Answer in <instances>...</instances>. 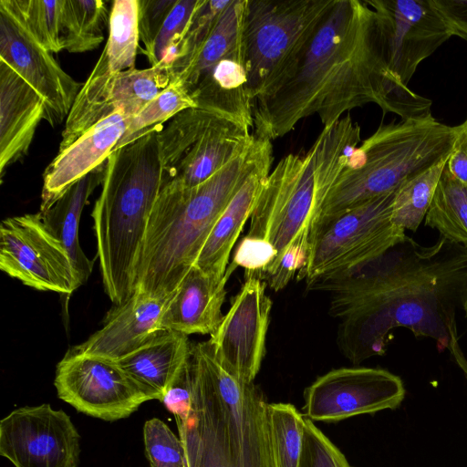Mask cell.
I'll return each mask as SVG.
<instances>
[{
  "label": "cell",
  "instance_id": "6da1fadb",
  "mask_svg": "<svg viewBox=\"0 0 467 467\" xmlns=\"http://www.w3.org/2000/svg\"><path fill=\"white\" fill-rule=\"evenodd\" d=\"M308 289L327 295L337 346L352 363L384 355L391 331L405 327L448 350L467 377L456 322L467 299V246L442 237L421 245L406 235L363 267Z\"/></svg>",
  "mask_w": 467,
  "mask_h": 467
},
{
  "label": "cell",
  "instance_id": "7a4b0ae2",
  "mask_svg": "<svg viewBox=\"0 0 467 467\" xmlns=\"http://www.w3.org/2000/svg\"><path fill=\"white\" fill-rule=\"evenodd\" d=\"M368 103L401 119L431 116V100L389 71L373 9L365 0H335L279 78L254 100L253 134L272 141L315 114L328 128Z\"/></svg>",
  "mask_w": 467,
  "mask_h": 467
},
{
  "label": "cell",
  "instance_id": "3957f363",
  "mask_svg": "<svg viewBox=\"0 0 467 467\" xmlns=\"http://www.w3.org/2000/svg\"><path fill=\"white\" fill-rule=\"evenodd\" d=\"M192 403L177 425L187 467H275L261 389L234 377L209 341L192 344Z\"/></svg>",
  "mask_w": 467,
  "mask_h": 467
},
{
  "label": "cell",
  "instance_id": "277c9868",
  "mask_svg": "<svg viewBox=\"0 0 467 467\" xmlns=\"http://www.w3.org/2000/svg\"><path fill=\"white\" fill-rule=\"evenodd\" d=\"M272 141L251 143L202 183L163 182L150 215L135 272V290L171 298L194 265L214 223Z\"/></svg>",
  "mask_w": 467,
  "mask_h": 467
},
{
  "label": "cell",
  "instance_id": "5b68a950",
  "mask_svg": "<svg viewBox=\"0 0 467 467\" xmlns=\"http://www.w3.org/2000/svg\"><path fill=\"white\" fill-rule=\"evenodd\" d=\"M161 127L110 153L91 213L104 290L115 305L135 291L148 221L164 182L158 140Z\"/></svg>",
  "mask_w": 467,
  "mask_h": 467
},
{
  "label": "cell",
  "instance_id": "8992f818",
  "mask_svg": "<svg viewBox=\"0 0 467 467\" xmlns=\"http://www.w3.org/2000/svg\"><path fill=\"white\" fill-rule=\"evenodd\" d=\"M360 140L359 125L349 116L341 118L324 128L309 150L285 156L270 171L246 234L267 240L277 252L264 281L288 249L308 253L325 201Z\"/></svg>",
  "mask_w": 467,
  "mask_h": 467
},
{
  "label": "cell",
  "instance_id": "52a82bcc",
  "mask_svg": "<svg viewBox=\"0 0 467 467\" xmlns=\"http://www.w3.org/2000/svg\"><path fill=\"white\" fill-rule=\"evenodd\" d=\"M457 135V126L441 123L432 115L381 124L353 151L325 201L315 229L394 192L408 179L449 158Z\"/></svg>",
  "mask_w": 467,
  "mask_h": 467
},
{
  "label": "cell",
  "instance_id": "ba28073f",
  "mask_svg": "<svg viewBox=\"0 0 467 467\" xmlns=\"http://www.w3.org/2000/svg\"><path fill=\"white\" fill-rule=\"evenodd\" d=\"M246 0H230L214 28L192 57L173 71L202 108L251 130L253 101L247 93L243 42Z\"/></svg>",
  "mask_w": 467,
  "mask_h": 467
},
{
  "label": "cell",
  "instance_id": "9c48e42d",
  "mask_svg": "<svg viewBox=\"0 0 467 467\" xmlns=\"http://www.w3.org/2000/svg\"><path fill=\"white\" fill-rule=\"evenodd\" d=\"M395 191L319 224L312 234L307 263L297 279H305L309 288L363 267L401 242L405 230L391 221Z\"/></svg>",
  "mask_w": 467,
  "mask_h": 467
},
{
  "label": "cell",
  "instance_id": "30bf717a",
  "mask_svg": "<svg viewBox=\"0 0 467 467\" xmlns=\"http://www.w3.org/2000/svg\"><path fill=\"white\" fill-rule=\"evenodd\" d=\"M334 1L246 0L243 42L253 102L279 78Z\"/></svg>",
  "mask_w": 467,
  "mask_h": 467
},
{
  "label": "cell",
  "instance_id": "8fae6325",
  "mask_svg": "<svg viewBox=\"0 0 467 467\" xmlns=\"http://www.w3.org/2000/svg\"><path fill=\"white\" fill-rule=\"evenodd\" d=\"M0 269L40 291L70 295L82 285L67 251L39 212L2 221Z\"/></svg>",
  "mask_w": 467,
  "mask_h": 467
},
{
  "label": "cell",
  "instance_id": "7c38bea8",
  "mask_svg": "<svg viewBox=\"0 0 467 467\" xmlns=\"http://www.w3.org/2000/svg\"><path fill=\"white\" fill-rule=\"evenodd\" d=\"M173 80L171 67L163 63L115 74L96 63L66 119L58 151L116 112L133 118Z\"/></svg>",
  "mask_w": 467,
  "mask_h": 467
},
{
  "label": "cell",
  "instance_id": "4fadbf2b",
  "mask_svg": "<svg viewBox=\"0 0 467 467\" xmlns=\"http://www.w3.org/2000/svg\"><path fill=\"white\" fill-rule=\"evenodd\" d=\"M54 385L60 400L107 421L127 418L149 401L116 361L70 350L57 366Z\"/></svg>",
  "mask_w": 467,
  "mask_h": 467
},
{
  "label": "cell",
  "instance_id": "5bb4252c",
  "mask_svg": "<svg viewBox=\"0 0 467 467\" xmlns=\"http://www.w3.org/2000/svg\"><path fill=\"white\" fill-rule=\"evenodd\" d=\"M0 455L15 467H78L80 436L62 410L22 407L0 421Z\"/></svg>",
  "mask_w": 467,
  "mask_h": 467
},
{
  "label": "cell",
  "instance_id": "9a60e30c",
  "mask_svg": "<svg viewBox=\"0 0 467 467\" xmlns=\"http://www.w3.org/2000/svg\"><path fill=\"white\" fill-rule=\"evenodd\" d=\"M405 398L401 379L378 368H340L318 377L304 391V416L338 421L398 408Z\"/></svg>",
  "mask_w": 467,
  "mask_h": 467
},
{
  "label": "cell",
  "instance_id": "2e32d148",
  "mask_svg": "<svg viewBox=\"0 0 467 467\" xmlns=\"http://www.w3.org/2000/svg\"><path fill=\"white\" fill-rule=\"evenodd\" d=\"M373 9L389 71L409 87L418 66L452 34L430 0H365Z\"/></svg>",
  "mask_w": 467,
  "mask_h": 467
},
{
  "label": "cell",
  "instance_id": "e0dca14e",
  "mask_svg": "<svg viewBox=\"0 0 467 467\" xmlns=\"http://www.w3.org/2000/svg\"><path fill=\"white\" fill-rule=\"evenodd\" d=\"M266 283L245 278L208 340L222 365L243 382H254L265 355L272 301Z\"/></svg>",
  "mask_w": 467,
  "mask_h": 467
},
{
  "label": "cell",
  "instance_id": "ac0fdd59",
  "mask_svg": "<svg viewBox=\"0 0 467 467\" xmlns=\"http://www.w3.org/2000/svg\"><path fill=\"white\" fill-rule=\"evenodd\" d=\"M0 60L10 66L44 99L52 126L67 118L82 83L62 69L21 21L0 4Z\"/></svg>",
  "mask_w": 467,
  "mask_h": 467
},
{
  "label": "cell",
  "instance_id": "d6986e66",
  "mask_svg": "<svg viewBox=\"0 0 467 467\" xmlns=\"http://www.w3.org/2000/svg\"><path fill=\"white\" fill-rule=\"evenodd\" d=\"M170 299L135 290L108 312L100 329L69 350L114 361L125 357L163 330L161 317Z\"/></svg>",
  "mask_w": 467,
  "mask_h": 467
},
{
  "label": "cell",
  "instance_id": "ffe728a7",
  "mask_svg": "<svg viewBox=\"0 0 467 467\" xmlns=\"http://www.w3.org/2000/svg\"><path fill=\"white\" fill-rule=\"evenodd\" d=\"M130 120L124 113L116 112L57 152L43 173L40 213L48 210L76 182L106 162Z\"/></svg>",
  "mask_w": 467,
  "mask_h": 467
},
{
  "label": "cell",
  "instance_id": "44dd1931",
  "mask_svg": "<svg viewBox=\"0 0 467 467\" xmlns=\"http://www.w3.org/2000/svg\"><path fill=\"white\" fill-rule=\"evenodd\" d=\"M46 107L42 97L0 60V176L30 148Z\"/></svg>",
  "mask_w": 467,
  "mask_h": 467
},
{
  "label": "cell",
  "instance_id": "7402d4cb",
  "mask_svg": "<svg viewBox=\"0 0 467 467\" xmlns=\"http://www.w3.org/2000/svg\"><path fill=\"white\" fill-rule=\"evenodd\" d=\"M235 269L230 264L224 275L217 277L193 265L163 312L162 329L187 336L212 335L223 317L226 284Z\"/></svg>",
  "mask_w": 467,
  "mask_h": 467
},
{
  "label": "cell",
  "instance_id": "603a6c76",
  "mask_svg": "<svg viewBox=\"0 0 467 467\" xmlns=\"http://www.w3.org/2000/svg\"><path fill=\"white\" fill-rule=\"evenodd\" d=\"M273 146L263 152L214 223L194 265L203 272L223 277L245 223L250 219L264 182L273 164Z\"/></svg>",
  "mask_w": 467,
  "mask_h": 467
},
{
  "label": "cell",
  "instance_id": "cb8c5ba5",
  "mask_svg": "<svg viewBox=\"0 0 467 467\" xmlns=\"http://www.w3.org/2000/svg\"><path fill=\"white\" fill-rule=\"evenodd\" d=\"M253 139L249 130L216 115L179 161L164 171V182L197 186L242 152Z\"/></svg>",
  "mask_w": 467,
  "mask_h": 467
},
{
  "label": "cell",
  "instance_id": "d4e9b609",
  "mask_svg": "<svg viewBox=\"0 0 467 467\" xmlns=\"http://www.w3.org/2000/svg\"><path fill=\"white\" fill-rule=\"evenodd\" d=\"M192 346L187 335L161 330L147 343L115 361L149 400L161 401L190 358Z\"/></svg>",
  "mask_w": 467,
  "mask_h": 467
},
{
  "label": "cell",
  "instance_id": "484cf974",
  "mask_svg": "<svg viewBox=\"0 0 467 467\" xmlns=\"http://www.w3.org/2000/svg\"><path fill=\"white\" fill-rule=\"evenodd\" d=\"M104 165L71 185L48 210L39 212L45 224L67 251L81 284L88 281L94 261L85 254L80 246L79 221L89 196L102 183Z\"/></svg>",
  "mask_w": 467,
  "mask_h": 467
},
{
  "label": "cell",
  "instance_id": "4316f807",
  "mask_svg": "<svg viewBox=\"0 0 467 467\" xmlns=\"http://www.w3.org/2000/svg\"><path fill=\"white\" fill-rule=\"evenodd\" d=\"M138 15V0L113 1L108 41L98 60L110 73L135 68L140 47Z\"/></svg>",
  "mask_w": 467,
  "mask_h": 467
},
{
  "label": "cell",
  "instance_id": "83f0119b",
  "mask_svg": "<svg viewBox=\"0 0 467 467\" xmlns=\"http://www.w3.org/2000/svg\"><path fill=\"white\" fill-rule=\"evenodd\" d=\"M425 225L441 237L467 246V185L444 168L425 216Z\"/></svg>",
  "mask_w": 467,
  "mask_h": 467
},
{
  "label": "cell",
  "instance_id": "f1b7e54d",
  "mask_svg": "<svg viewBox=\"0 0 467 467\" xmlns=\"http://www.w3.org/2000/svg\"><path fill=\"white\" fill-rule=\"evenodd\" d=\"M109 22L107 3L102 0H63L64 49L82 53L97 48Z\"/></svg>",
  "mask_w": 467,
  "mask_h": 467
},
{
  "label": "cell",
  "instance_id": "f546056e",
  "mask_svg": "<svg viewBox=\"0 0 467 467\" xmlns=\"http://www.w3.org/2000/svg\"><path fill=\"white\" fill-rule=\"evenodd\" d=\"M448 159L408 179L398 187L391 211L394 224L404 230H418L428 213Z\"/></svg>",
  "mask_w": 467,
  "mask_h": 467
},
{
  "label": "cell",
  "instance_id": "4dcf8cb0",
  "mask_svg": "<svg viewBox=\"0 0 467 467\" xmlns=\"http://www.w3.org/2000/svg\"><path fill=\"white\" fill-rule=\"evenodd\" d=\"M33 37L50 53L64 49L63 0H1Z\"/></svg>",
  "mask_w": 467,
  "mask_h": 467
},
{
  "label": "cell",
  "instance_id": "1f68e13d",
  "mask_svg": "<svg viewBox=\"0 0 467 467\" xmlns=\"http://www.w3.org/2000/svg\"><path fill=\"white\" fill-rule=\"evenodd\" d=\"M267 419L275 467H298L304 415L290 403H269Z\"/></svg>",
  "mask_w": 467,
  "mask_h": 467
},
{
  "label": "cell",
  "instance_id": "d6a6232c",
  "mask_svg": "<svg viewBox=\"0 0 467 467\" xmlns=\"http://www.w3.org/2000/svg\"><path fill=\"white\" fill-rule=\"evenodd\" d=\"M191 108H198L196 101L187 88L180 80L174 79L140 113L130 118L129 126L114 150L138 140L153 128Z\"/></svg>",
  "mask_w": 467,
  "mask_h": 467
},
{
  "label": "cell",
  "instance_id": "836d02e7",
  "mask_svg": "<svg viewBox=\"0 0 467 467\" xmlns=\"http://www.w3.org/2000/svg\"><path fill=\"white\" fill-rule=\"evenodd\" d=\"M202 1L177 0L151 47L143 53L150 67L161 63L171 67Z\"/></svg>",
  "mask_w": 467,
  "mask_h": 467
},
{
  "label": "cell",
  "instance_id": "e575fe53",
  "mask_svg": "<svg viewBox=\"0 0 467 467\" xmlns=\"http://www.w3.org/2000/svg\"><path fill=\"white\" fill-rule=\"evenodd\" d=\"M143 441L150 467H187L182 443L164 421L147 420Z\"/></svg>",
  "mask_w": 467,
  "mask_h": 467
},
{
  "label": "cell",
  "instance_id": "d590c367",
  "mask_svg": "<svg viewBox=\"0 0 467 467\" xmlns=\"http://www.w3.org/2000/svg\"><path fill=\"white\" fill-rule=\"evenodd\" d=\"M229 3L230 0L202 1L171 65L172 73L188 61L205 42Z\"/></svg>",
  "mask_w": 467,
  "mask_h": 467
},
{
  "label": "cell",
  "instance_id": "8d00e7d4",
  "mask_svg": "<svg viewBox=\"0 0 467 467\" xmlns=\"http://www.w3.org/2000/svg\"><path fill=\"white\" fill-rule=\"evenodd\" d=\"M298 467H351L339 449L304 416L303 443Z\"/></svg>",
  "mask_w": 467,
  "mask_h": 467
},
{
  "label": "cell",
  "instance_id": "74e56055",
  "mask_svg": "<svg viewBox=\"0 0 467 467\" xmlns=\"http://www.w3.org/2000/svg\"><path fill=\"white\" fill-rule=\"evenodd\" d=\"M277 258L274 245L265 239L245 235L235 247L232 265L244 269L245 278L263 280Z\"/></svg>",
  "mask_w": 467,
  "mask_h": 467
},
{
  "label": "cell",
  "instance_id": "f35d334b",
  "mask_svg": "<svg viewBox=\"0 0 467 467\" xmlns=\"http://www.w3.org/2000/svg\"><path fill=\"white\" fill-rule=\"evenodd\" d=\"M176 2L177 0H138L139 36L142 44L139 50L141 54L151 47Z\"/></svg>",
  "mask_w": 467,
  "mask_h": 467
},
{
  "label": "cell",
  "instance_id": "ab89813d",
  "mask_svg": "<svg viewBox=\"0 0 467 467\" xmlns=\"http://www.w3.org/2000/svg\"><path fill=\"white\" fill-rule=\"evenodd\" d=\"M161 402L173 414L177 425L186 421L192 403L190 358L167 390Z\"/></svg>",
  "mask_w": 467,
  "mask_h": 467
},
{
  "label": "cell",
  "instance_id": "60d3db41",
  "mask_svg": "<svg viewBox=\"0 0 467 467\" xmlns=\"http://www.w3.org/2000/svg\"><path fill=\"white\" fill-rule=\"evenodd\" d=\"M452 36L467 40V0H430Z\"/></svg>",
  "mask_w": 467,
  "mask_h": 467
},
{
  "label": "cell",
  "instance_id": "b9f144b4",
  "mask_svg": "<svg viewBox=\"0 0 467 467\" xmlns=\"http://www.w3.org/2000/svg\"><path fill=\"white\" fill-rule=\"evenodd\" d=\"M446 168L458 181L467 185V151L458 139L447 161Z\"/></svg>",
  "mask_w": 467,
  "mask_h": 467
},
{
  "label": "cell",
  "instance_id": "7bdbcfd3",
  "mask_svg": "<svg viewBox=\"0 0 467 467\" xmlns=\"http://www.w3.org/2000/svg\"><path fill=\"white\" fill-rule=\"evenodd\" d=\"M458 127V139L463 145L464 149L467 151V118L463 122L457 125Z\"/></svg>",
  "mask_w": 467,
  "mask_h": 467
},
{
  "label": "cell",
  "instance_id": "ee69618b",
  "mask_svg": "<svg viewBox=\"0 0 467 467\" xmlns=\"http://www.w3.org/2000/svg\"><path fill=\"white\" fill-rule=\"evenodd\" d=\"M462 310L465 312V316L467 317V299H466V301H465V303L463 305Z\"/></svg>",
  "mask_w": 467,
  "mask_h": 467
}]
</instances>
